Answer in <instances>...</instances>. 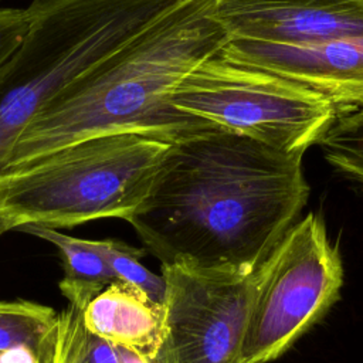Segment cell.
Instances as JSON below:
<instances>
[{"mask_svg": "<svg viewBox=\"0 0 363 363\" xmlns=\"http://www.w3.org/2000/svg\"><path fill=\"white\" fill-rule=\"evenodd\" d=\"M227 40L217 0H182L51 98L6 167L99 135L130 132L173 145L213 126L173 106L170 96Z\"/></svg>", "mask_w": 363, "mask_h": 363, "instance_id": "7a4b0ae2", "label": "cell"}, {"mask_svg": "<svg viewBox=\"0 0 363 363\" xmlns=\"http://www.w3.org/2000/svg\"><path fill=\"white\" fill-rule=\"evenodd\" d=\"M170 104L217 126L278 150L302 155L339 116L323 96L277 75L244 67L218 52L174 88Z\"/></svg>", "mask_w": 363, "mask_h": 363, "instance_id": "5b68a950", "label": "cell"}, {"mask_svg": "<svg viewBox=\"0 0 363 363\" xmlns=\"http://www.w3.org/2000/svg\"><path fill=\"white\" fill-rule=\"evenodd\" d=\"M218 54L323 96L339 115L363 109V38L305 45L228 38Z\"/></svg>", "mask_w": 363, "mask_h": 363, "instance_id": "ba28073f", "label": "cell"}, {"mask_svg": "<svg viewBox=\"0 0 363 363\" xmlns=\"http://www.w3.org/2000/svg\"><path fill=\"white\" fill-rule=\"evenodd\" d=\"M258 275L162 265L163 337L150 363H237Z\"/></svg>", "mask_w": 363, "mask_h": 363, "instance_id": "52a82bcc", "label": "cell"}, {"mask_svg": "<svg viewBox=\"0 0 363 363\" xmlns=\"http://www.w3.org/2000/svg\"><path fill=\"white\" fill-rule=\"evenodd\" d=\"M82 320L94 335L152 362L163 337L164 309L140 288L115 281L85 306Z\"/></svg>", "mask_w": 363, "mask_h": 363, "instance_id": "30bf717a", "label": "cell"}, {"mask_svg": "<svg viewBox=\"0 0 363 363\" xmlns=\"http://www.w3.org/2000/svg\"><path fill=\"white\" fill-rule=\"evenodd\" d=\"M339 250L320 214L295 223L259 267L237 363H268L285 353L337 301Z\"/></svg>", "mask_w": 363, "mask_h": 363, "instance_id": "8992f818", "label": "cell"}, {"mask_svg": "<svg viewBox=\"0 0 363 363\" xmlns=\"http://www.w3.org/2000/svg\"><path fill=\"white\" fill-rule=\"evenodd\" d=\"M308 197L302 155L213 125L170 145L128 223L162 265L248 275Z\"/></svg>", "mask_w": 363, "mask_h": 363, "instance_id": "6da1fadb", "label": "cell"}, {"mask_svg": "<svg viewBox=\"0 0 363 363\" xmlns=\"http://www.w3.org/2000/svg\"><path fill=\"white\" fill-rule=\"evenodd\" d=\"M92 245L112 269L118 281L132 284L146 292L153 301L163 303V277L153 274L140 262V258L146 254L145 250L116 240H92Z\"/></svg>", "mask_w": 363, "mask_h": 363, "instance_id": "5bb4252c", "label": "cell"}, {"mask_svg": "<svg viewBox=\"0 0 363 363\" xmlns=\"http://www.w3.org/2000/svg\"><path fill=\"white\" fill-rule=\"evenodd\" d=\"M6 354H7V353H6ZM3 356H4V354H0V363L3 362Z\"/></svg>", "mask_w": 363, "mask_h": 363, "instance_id": "e0dca14e", "label": "cell"}, {"mask_svg": "<svg viewBox=\"0 0 363 363\" xmlns=\"http://www.w3.org/2000/svg\"><path fill=\"white\" fill-rule=\"evenodd\" d=\"M116 354L119 357V363H150L147 359H145L143 356H140L139 353H136L132 349L123 347V346H118L113 345Z\"/></svg>", "mask_w": 363, "mask_h": 363, "instance_id": "2e32d148", "label": "cell"}, {"mask_svg": "<svg viewBox=\"0 0 363 363\" xmlns=\"http://www.w3.org/2000/svg\"><path fill=\"white\" fill-rule=\"evenodd\" d=\"M170 143L139 135L109 133L78 140L0 172V221L74 227L123 218L149 194Z\"/></svg>", "mask_w": 363, "mask_h": 363, "instance_id": "3957f363", "label": "cell"}, {"mask_svg": "<svg viewBox=\"0 0 363 363\" xmlns=\"http://www.w3.org/2000/svg\"><path fill=\"white\" fill-rule=\"evenodd\" d=\"M58 313L31 301H0V354L27 352L43 360Z\"/></svg>", "mask_w": 363, "mask_h": 363, "instance_id": "7c38bea8", "label": "cell"}, {"mask_svg": "<svg viewBox=\"0 0 363 363\" xmlns=\"http://www.w3.org/2000/svg\"><path fill=\"white\" fill-rule=\"evenodd\" d=\"M180 1L33 0L28 31L0 67V172L51 98Z\"/></svg>", "mask_w": 363, "mask_h": 363, "instance_id": "277c9868", "label": "cell"}, {"mask_svg": "<svg viewBox=\"0 0 363 363\" xmlns=\"http://www.w3.org/2000/svg\"><path fill=\"white\" fill-rule=\"evenodd\" d=\"M228 38L319 44L363 38V0H217Z\"/></svg>", "mask_w": 363, "mask_h": 363, "instance_id": "9c48e42d", "label": "cell"}, {"mask_svg": "<svg viewBox=\"0 0 363 363\" xmlns=\"http://www.w3.org/2000/svg\"><path fill=\"white\" fill-rule=\"evenodd\" d=\"M33 11L27 9L0 7V67L13 55L23 43Z\"/></svg>", "mask_w": 363, "mask_h": 363, "instance_id": "9a60e30c", "label": "cell"}, {"mask_svg": "<svg viewBox=\"0 0 363 363\" xmlns=\"http://www.w3.org/2000/svg\"><path fill=\"white\" fill-rule=\"evenodd\" d=\"M17 230L57 247L64 265V278L58 286L69 306L84 311L101 291L118 281L104 258L95 251L92 240L71 237L43 225H23Z\"/></svg>", "mask_w": 363, "mask_h": 363, "instance_id": "8fae6325", "label": "cell"}, {"mask_svg": "<svg viewBox=\"0 0 363 363\" xmlns=\"http://www.w3.org/2000/svg\"><path fill=\"white\" fill-rule=\"evenodd\" d=\"M318 145L337 173L363 186V109L340 113Z\"/></svg>", "mask_w": 363, "mask_h": 363, "instance_id": "4fadbf2b", "label": "cell"}]
</instances>
